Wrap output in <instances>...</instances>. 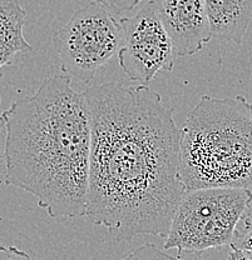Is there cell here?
Wrapping results in <instances>:
<instances>
[{"label":"cell","mask_w":252,"mask_h":260,"mask_svg":"<svg viewBox=\"0 0 252 260\" xmlns=\"http://www.w3.org/2000/svg\"><path fill=\"white\" fill-rule=\"evenodd\" d=\"M83 95L92 129L84 216L116 242L164 239L185 193L173 109L146 85L104 83Z\"/></svg>","instance_id":"6da1fadb"},{"label":"cell","mask_w":252,"mask_h":260,"mask_svg":"<svg viewBox=\"0 0 252 260\" xmlns=\"http://www.w3.org/2000/svg\"><path fill=\"white\" fill-rule=\"evenodd\" d=\"M59 73L33 95L13 103L2 118L4 183L37 199L50 218L86 215L92 129L83 93Z\"/></svg>","instance_id":"7a4b0ae2"},{"label":"cell","mask_w":252,"mask_h":260,"mask_svg":"<svg viewBox=\"0 0 252 260\" xmlns=\"http://www.w3.org/2000/svg\"><path fill=\"white\" fill-rule=\"evenodd\" d=\"M180 175L186 190L252 186V103L203 95L180 128Z\"/></svg>","instance_id":"3957f363"},{"label":"cell","mask_w":252,"mask_h":260,"mask_svg":"<svg viewBox=\"0 0 252 260\" xmlns=\"http://www.w3.org/2000/svg\"><path fill=\"white\" fill-rule=\"evenodd\" d=\"M248 189L186 190L176 208L163 249L200 254L230 245L246 208Z\"/></svg>","instance_id":"277c9868"},{"label":"cell","mask_w":252,"mask_h":260,"mask_svg":"<svg viewBox=\"0 0 252 260\" xmlns=\"http://www.w3.org/2000/svg\"><path fill=\"white\" fill-rule=\"evenodd\" d=\"M51 40L61 58L62 72L88 84L118 54L121 25L112 13L93 0L74 12Z\"/></svg>","instance_id":"5b68a950"},{"label":"cell","mask_w":252,"mask_h":260,"mask_svg":"<svg viewBox=\"0 0 252 260\" xmlns=\"http://www.w3.org/2000/svg\"><path fill=\"white\" fill-rule=\"evenodd\" d=\"M119 67L129 80L148 86L159 72H172L175 49L157 13L153 0H147L134 15L119 19Z\"/></svg>","instance_id":"8992f818"},{"label":"cell","mask_w":252,"mask_h":260,"mask_svg":"<svg viewBox=\"0 0 252 260\" xmlns=\"http://www.w3.org/2000/svg\"><path fill=\"white\" fill-rule=\"evenodd\" d=\"M157 13L178 56L199 53L212 39L205 0H163Z\"/></svg>","instance_id":"52a82bcc"},{"label":"cell","mask_w":252,"mask_h":260,"mask_svg":"<svg viewBox=\"0 0 252 260\" xmlns=\"http://www.w3.org/2000/svg\"><path fill=\"white\" fill-rule=\"evenodd\" d=\"M211 38L241 45L252 21V0H205Z\"/></svg>","instance_id":"ba28073f"},{"label":"cell","mask_w":252,"mask_h":260,"mask_svg":"<svg viewBox=\"0 0 252 260\" xmlns=\"http://www.w3.org/2000/svg\"><path fill=\"white\" fill-rule=\"evenodd\" d=\"M25 19L19 0H0V80L3 69L13 64L17 54L33 50L24 37Z\"/></svg>","instance_id":"9c48e42d"},{"label":"cell","mask_w":252,"mask_h":260,"mask_svg":"<svg viewBox=\"0 0 252 260\" xmlns=\"http://www.w3.org/2000/svg\"><path fill=\"white\" fill-rule=\"evenodd\" d=\"M121 260H185L181 256L168 255L164 251L159 250L154 244L146 243L142 246L129 253Z\"/></svg>","instance_id":"30bf717a"},{"label":"cell","mask_w":252,"mask_h":260,"mask_svg":"<svg viewBox=\"0 0 252 260\" xmlns=\"http://www.w3.org/2000/svg\"><path fill=\"white\" fill-rule=\"evenodd\" d=\"M102 5L104 9L112 13L113 15H121L123 13L131 12L134 8H137L141 3L147 2V0H94Z\"/></svg>","instance_id":"8fae6325"},{"label":"cell","mask_w":252,"mask_h":260,"mask_svg":"<svg viewBox=\"0 0 252 260\" xmlns=\"http://www.w3.org/2000/svg\"><path fill=\"white\" fill-rule=\"evenodd\" d=\"M0 260H33L31 254L20 250L17 246H7L0 244Z\"/></svg>","instance_id":"7c38bea8"},{"label":"cell","mask_w":252,"mask_h":260,"mask_svg":"<svg viewBox=\"0 0 252 260\" xmlns=\"http://www.w3.org/2000/svg\"><path fill=\"white\" fill-rule=\"evenodd\" d=\"M230 248L245 249V250H252V229L247 232H238L236 233V237L230 244Z\"/></svg>","instance_id":"4fadbf2b"},{"label":"cell","mask_w":252,"mask_h":260,"mask_svg":"<svg viewBox=\"0 0 252 260\" xmlns=\"http://www.w3.org/2000/svg\"><path fill=\"white\" fill-rule=\"evenodd\" d=\"M250 191V197H248L247 203H246V208L243 210L242 216H241V220L243 224L242 232H247V230L252 229V186L248 189ZM240 232V230H238Z\"/></svg>","instance_id":"5bb4252c"},{"label":"cell","mask_w":252,"mask_h":260,"mask_svg":"<svg viewBox=\"0 0 252 260\" xmlns=\"http://www.w3.org/2000/svg\"><path fill=\"white\" fill-rule=\"evenodd\" d=\"M229 260H252V250L231 248L229 253Z\"/></svg>","instance_id":"9a60e30c"},{"label":"cell","mask_w":252,"mask_h":260,"mask_svg":"<svg viewBox=\"0 0 252 260\" xmlns=\"http://www.w3.org/2000/svg\"><path fill=\"white\" fill-rule=\"evenodd\" d=\"M4 129V120H3L2 118V114H0V134H2V130ZM3 159V151H2V148H0V160Z\"/></svg>","instance_id":"2e32d148"}]
</instances>
